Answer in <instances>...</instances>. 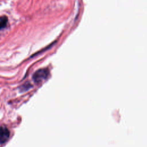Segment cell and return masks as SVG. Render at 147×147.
I'll return each mask as SVG.
<instances>
[{"mask_svg":"<svg viewBox=\"0 0 147 147\" xmlns=\"http://www.w3.org/2000/svg\"><path fill=\"white\" fill-rule=\"evenodd\" d=\"M49 74V72L47 69H41L36 71L34 74L33 75V80L39 83L40 82H42L43 80L45 79L48 75Z\"/></svg>","mask_w":147,"mask_h":147,"instance_id":"cell-1","label":"cell"},{"mask_svg":"<svg viewBox=\"0 0 147 147\" xmlns=\"http://www.w3.org/2000/svg\"><path fill=\"white\" fill-rule=\"evenodd\" d=\"M9 136V131L6 127H0V144L5 143L8 140Z\"/></svg>","mask_w":147,"mask_h":147,"instance_id":"cell-2","label":"cell"},{"mask_svg":"<svg viewBox=\"0 0 147 147\" xmlns=\"http://www.w3.org/2000/svg\"><path fill=\"white\" fill-rule=\"evenodd\" d=\"M7 17L5 16L0 17V30L5 28L7 24Z\"/></svg>","mask_w":147,"mask_h":147,"instance_id":"cell-3","label":"cell"}]
</instances>
